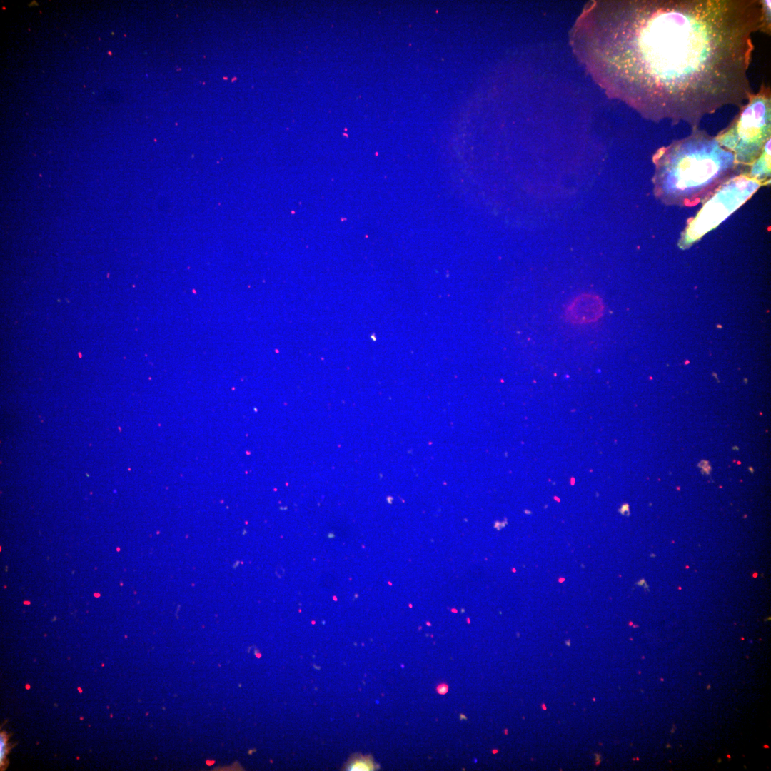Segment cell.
Segmentation results:
<instances>
[{"label":"cell","mask_w":771,"mask_h":771,"mask_svg":"<svg viewBox=\"0 0 771 771\" xmlns=\"http://www.w3.org/2000/svg\"><path fill=\"white\" fill-rule=\"evenodd\" d=\"M770 1L625 0L600 8L598 64L608 93L642 116L693 128L753 94L752 34L770 31Z\"/></svg>","instance_id":"1"},{"label":"cell","mask_w":771,"mask_h":771,"mask_svg":"<svg viewBox=\"0 0 771 771\" xmlns=\"http://www.w3.org/2000/svg\"><path fill=\"white\" fill-rule=\"evenodd\" d=\"M653 161L656 197L665 204L686 206L702 202L734 176L738 166L732 152L697 128L687 138L659 149Z\"/></svg>","instance_id":"2"},{"label":"cell","mask_w":771,"mask_h":771,"mask_svg":"<svg viewBox=\"0 0 771 771\" xmlns=\"http://www.w3.org/2000/svg\"><path fill=\"white\" fill-rule=\"evenodd\" d=\"M770 89L764 84L740 108L732 124L715 136L719 144L732 152L737 165L751 166L770 140Z\"/></svg>","instance_id":"3"},{"label":"cell","mask_w":771,"mask_h":771,"mask_svg":"<svg viewBox=\"0 0 771 771\" xmlns=\"http://www.w3.org/2000/svg\"><path fill=\"white\" fill-rule=\"evenodd\" d=\"M761 186L746 171L722 183L702 201V207L682 231L679 246L690 247L740 207Z\"/></svg>","instance_id":"4"},{"label":"cell","mask_w":771,"mask_h":771,"mask_svg":"<svg viewBox=\"0 0 771 771\" xmlns=\"http://www.w3.org/2000/svg\"><path fill=\"white\" fill-rule=\"evenodd\" d=\"M605 306L600 296L592 293L578 295L567 305L565 317L573 324L583 325L598 321L603 315Z\"/></svg>","instance_id":"5"},{"label":"cell","mask_w":771,"mask_h":771,"mask_svg":"<svg viewBox=\"0 0 771 771\" xmlns=\"http://www.w3.org/2000/svg\"><path fill=\"white\" fill-rule=\"evenodd\" d=\"M747 175L761 185L767 184L770 176V140L766 143L760 156L750 166Z\"/></svg>","instance_id":"6"},{"label":"cell","mask_w":771,"mask_h":771,"mask_svg":"<svg viewBox=\"0 0 771 771\" xmlns=\"http://www.w3.org/2000/svg\"><path fill=\"white\" fill-rule=\"evenodd\" d=\"M376 767V764L370 757H358L353 758L347 765L346 770L352 771H368L373 770Z\"/></svg>","instance_id":"7"},{"label":"cell","mask_w":771,"mask_h":771,"mask_svg":"<svg viewBox=\"0 0 771 771\" xmlns=\"http://www.w3.org/2000/svg\"><path fill=\"white\" fill-rule=\"evenodd\" d=\"M6 752V751L5 738L3 736V735L1 734V755H0L1 756V762H2V759L5 757Z\"/></svg>","instance_id":"8"},{"label":"cell","mask_w":771,"mask_h":771,"mask_svg":"<svg viewBox=\"0 0 771 771\" xmlns=\"http://www.w3.org/2000/svg\"><path fill=\"white\" fill-rule=\"evenodd\" d=\"M436 690L438 694L445 695L448 691V686L445 683H442L437 687Z\"/></svg>","instance_id":"9"},{"label":"cell","mask_w":771,"mask_h":771,"mask_svg":"<svg viewBox=\"0 0 771 771\" xmlns=\"http://www.w3.org/2000/svg\"><path fill=\"white\" fill-rule=\"evenodd\" d=\"M460 719H466L465 715H460Z\"/></svg>","instance_id":"10"}]
</instances>
